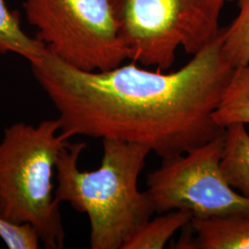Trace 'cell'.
<instances>
[{
	"mask_svg": "<svg viewBox=\"0 0 249 249\" xmlns=\"http://www.w3.org/2000/svg\"><path fill=\"white\" fill-rule=\"evenodd\" d=\"M223 28L177 71H148L132 61L86 71L50 53L32 63L53 104L61 132L148 147L165 159L223 133L213 113L234 68L223 53Z\"/></svg>",
	"mask_w": 249,
	"mask_h": 249,
	"instance_id": "1",
	"label": "cell"
},
{
	"mask_svg": "<svg viewBox=\"0 0 249 249\" xmlns=\"http://www.w3.org/2000/svg\"><path fill=\"white\" fill-rule=\"evenodd\" d=\"M83 142L69 143L56 163L55 198L85 213L90 225L92 249H122L155 213L147 191L138 181L151 150L141 144L103 140L97 169L80 170Z\"/></svg>",
	"mask_w": 249,
	"mask_h": 249,
	"instance_id": "2",
	"label": "cell"
},
{
	"mask_svg": "<svg viewBox=\"0 0 249 249\" xmlns=\"http://www.w3.org/2000/svg\"><path fill=\"white\" fill-rule=\"evenodd\" d=\"M70 140L54 118L37 124H10L0 141V215L11 223L32 226L46 249L64 246L53 179Z\"/></svg>",
	"mask_w": 249,
	"mask_h": 249,
	"instance_id": "3",
	"label": "cell"
},
{
	"mask_svg": "<svg viewBox=\"0 0 249 249\" xmlns=\"http://www.w3.org/2000/svg\"><path fill=\"white\" fill-rule=\"evenodd\" d=\"M224 0H111L128 59L165 71L178 48L196 54L219 34Z\"/></svg>",
	"mask_w": 249,
	"mask_h": 249,
	"instance_id": "4",
	"label": "cell"
},
{
	"mask_svg": "<svg viewBox=\"0 0 249 249\" xmlns=\"http://www.w3.org/2000/svg\"><path fill=\"white\" fill-rule=\"evenodd\" d=\"M23 7L37 40L72 67L107 71L128 59L111 0H23Z\"/></svg>",
	"mask_w": 249,
	"mask_h": 249,
	"instance_id": "5",
	"label": "cell"
},
{
	"mask_svg": "<svg viewBox=\"0 0 249 249\" xmlns=\"http://www.w3.org/2000/svg\"><path fill=\"white\" fill-rule=\"evenodd\" d=\"M224 131L185 153L162 159L147 176L155 213L190 212L193 218L249 213V198L229 185L221 168Z\"/></svg>",
	"mask_w": 249,
	"mask_h": 249,
	"instance_id": "6",
	"label": "cell"
},
{
	"mask_svg": "<svg viewBox=\"0 0 249 249\" xmlns=\"http://www.w3.org/2000/svg\"><path fill=\"white\" fill-rule=\"evenodd\" d=\"M188 227L194 238L185 233L176 249H249V213L192 218Z\"/></svg>",
	"mask_w": 249,
	"mask_h": 249,
	"instance_id": "7",
	"label": "cell"
},
{
	"mask_svg": "<svg viewBox=\"0 0 249 249\" xmlns=\"http://www.w3.org/2000/svg\"><path fill=\"white\" fill-rule=\"evenodd\" d=\"M245 125L237 123L224 128L221 168L229 185L249 198V133Z\"/></svg>",
	"mask_w": 249,
	"mask_h": 249,
	"instance_id": "8",
	"label": "cell"
},
{
	"mask_svg": "<svg viewBox=\"0 0 249 249\" xmlns=\"http://www.w3.org/2000/svg\"><path fill=\"white\" fill-rule=\"evenodd\" d=\"M221 127L232 124H249V62L234 70L213 113Z\"/></svg>",
	"mask_w": 249,
	"mask_h": 249,
	"instance_id": "9",
	"label": "cell"
},
{
	"mask_svg": "<svg viewBox=\"0 0 249 249\" xmlns=\"http://www.w3.org/2000/svg\"><path fill=\"white\" fill-rule=\"evenodd\" d=\"M193 215L184 210L162 213L147 223L124 243L122 249H163L173 235L191 222Z\"/></svg>",
	"mask_w": 249,
	"mask_h": 249,
	"instance_id": "10",
	"label": "cell"
},
{
	"mask_svg": "<svg viewBox=\"0 0 249 249\" xmlns=\"http://www.w3.org/2000/svg\"><path fill=\"white\" fill-rule=\"evenodd\" d=\"M47 49L37 38L28 36L5 0H0V54L15 53L30 64L42 58Z\"/></svg>",
	"mask_w": 249,
	"mask_h": 249,
	"instance_id": "11",
	"label": "cell"
},
{
	"mask_svg": "<svg viewBox=\"0 0 249 249\" xmlns=\"http://www.w3.org/2000/svg\"><path fill=\"white\" fill-rule=\"evenodd\" d=\"M238 14L223 28V53L234 69L249 62V0H237Z\"/></svg>",
	"mask_w": 249,
	"mask_h": 249,
	"instance_id": "12",
	"label": "cell"
},
{
	"mask_svg": "<svg viewBox=\"0 0 249 249\" xmlns=\"http://www.w3.org/2000/svg\"><path fill=\"white\" fill-rule=\"evenodd\" d=\"M0 238L9 249H37L42 243L32 226L11 223L1 215Z\"/></svg>",
	"mask_w": 249,
	"mask_h": 249,
	"instance_id": "13",
	"label": "cell"
},
{
	"mask_svg": "<svg viewBox=\"0 0 249 249\" xmlns=\"http://www.w3.org/2000/svg\"><path fill=\"white\" fill-rule=\"evenodd\" d=\"M225 2H231V1H233V0H224Z\"/></svg>",
	"mask_w": 249,
	"mask_h": 249,
	"instance_id": "14",
	"label": "cell"
}]
</instances>
